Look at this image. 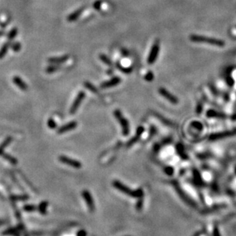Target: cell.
<instances>
[{
    "label": "cell",
    "mask_w": 236,
    "mask_h": 236,
    "mask_svg": "<svg viewBox=\"0 0 236 236\" xmlns=\"http://www.w3.org/2000/svg\"><path fill=\"white\" fill-rule=\"evenodd\" d=\"M114 186L116 189H119L120 192H124V193L127 194V195H130V196L133 197V198H137V197H141L144 195V192L142 190L139 189V190H132V189H129L127 186H124V184L119 181H114Z\"/></svg>",
    "instance_id": "cell-1"
},
{
    "label": "cell",
    "mask_w": 236,
    "mask_h": 236,
    "mask_svg": "<svg viewBox=\"0 0 236 236\" xmlns=\"http://www.w3.org/2000/svg\"><path fill=\"white\" fill-rule=\"evenodd\" d=\"M114 116H115L116 119L117 120L118 122L120 124V127L122 128V133L124 136H127L130 133V125H129V122L125 117L123 116L122 113L120 110H115L114 112Z\"/></svg>",
    "instance_id": "cell-2"
},
{
    "label": "cell",
    "mask_w": 236,
    "mask_h": 236,
    "mask_svg": "<svg viewBox=\"0 0 236 236\" xmlns=\"http://www.w3.org/2000/svg\"><path fill=\"white\" fill-rule=\"evenodd\" d=\"M159 41H156L153 43V46L151 48L150 54H149L148 58H147V63L149 65H153L155 63L156 59L158 58V55H159Z\"/></svg>",
    "instance_id": "cell-3"
},
{
    "label": "cell",
    "mask_w": 236,
    "mask_h": 236,
    "mask_svg": "<svg viewBox=\"0 0 236 236\" xmlns=\"http://www.w3.org/2000/svg\"><path fill=\"white\" fill-rule=\"evenodd\" d=\"M85 97V93L84 91H80V92L77 94V97H76L75 100L73 102L72 105L71 107V109H70V114H74L77 112V109L80 107L81 104L82 103V101L84 100Z\"/></svg>",
    "instance_id": "cell-4"
},
{
    "label": "cell",
    "mask_w": 236,
    "mask_h": 236,
    "mask_svg": "<svg viewBox=\"0 0 236 236\" xmlns=\"http://www.w3.org/2000/svg\"><path fill=\"white\" fill-rule=\"evenodd\" d=\"M190 40L192 41H195V42H208L212 45H222V41L206 38V37L199 36V35H191Z\"/></svg>",
    "instance_id": "cell-5"
},
{
    "label": "cell",
    "mask_w": 236,
    "mask_h": 236,
    "mask_svg": "<svg viewBox=\"0 0 236 236\" xmlns=\"http://www.w3.org/2000/svg\"><path fill=\"white\" fill-rule=\"evenodd\" d=\"M59 161L62 163H65L66 165L70 166V167H73V168L75 169H80L81 168V163L80 162H78L77 160L74 159H71V158L68 157V156H59Z\"/></svg>",
    "instance_id": "cell-6"
},
{
    "label": "cell",
    "mask_w": 236,
    "mask_h": 236,
    "mask_svg": "<svg viewBox=\"0 0 236 236\" xmlns=\"http://www.w3.org/2000/svg\"><path fill=\"white\" fill-rule=\"evenodd\" d=\"M159 94H160V95H162L163 97H164V98H166L167 100H169L170 103L174 104H176L178 103V99H177V97H176V96H174L173 94H172L170 92V91H168L167 89H165L164 88H159Z\"/></svg>",
    "instance_id": "cell-7"
},
{
    "label": "cell",
    "mask_w": 236,
    "mask_h": 236,
    "mask_svg": "<svg viewBox=\"0 0 236 236\" xmlns=\"http://www.w3.org/2000/svg\"><path fill=\"white\" fill-rule=\"evenodd\" d=\"M77 123L76 122V121H71V122L61 126V127L58 130L57 133H58V134H62V133L71 131V130H73L74 129H75L76 127H77Z\"/></svg>",
    "instance_id": "cell-8"
},
{
    "label": "cell",
    "mask_w": 236,
    "mask_h": 236,
    "mask_svg": "<svg viewBox=\"0 0 236 236\" xmlns=\"http://www.w3.org/2000/svg\"><path fill=\"white\" fill-rule=\"evenodd\" d=\"M120 81H121L120 77H113V78L111 79V80L104 82V83L101 85V86H100V88H101L102 89H107V88H113V87L119 85V84L120 83Z\"/></svg>",
    "instance_id": "cell-9"
},
{
    "label": "cell",
    "mask_w": 236,
    "mask_h": 236,
    "mask_svg": "<svg viewBox=\"0 0 236 236\" xmlns=\"http://www.w3.org/2000/svg\"><path fill=\"white\" fill-rule=\"evenodd\" d=\"M12 81H13V83L15 84L19 89H21L22 91H26L28 90V85L26 83H25L24 81H23L21 77H18V76H15V77H13Z\"/></svg>",
    "instance_id": "cell-10"
},
{
    "label": "cell",
    "mask_w": 236,
    "mask_h": 236,
    "mask_svg": "<svg viewBox=\"0 0 236 236\" xmlns=\"http://www.w3.org/2000/svg\"><path fill=\"white\" fill-rule=\"evenodd\" d=\"M69 58V55H65L61 57H54V58H49L48 59V61L50 64H55V65H58L65 62Z\"/></svg>",
    "instance_id": "cell-11"
},
{
    "label": "cell",
    "mask_w": 236,
    "mask_h": 236,
    "mask_svg": "<svg viewBox=\"0 0 236 236\" xmlns=\"http://www.w3.org/2000/svg\"><path fill=\"white\" fill-rule=\"evenodd\" d=\"M83 196L85 200L86 201L87 205L89 207V209H91V211H93L94 209V204L93 203V199L91 197V194L88 192V191H84L83 192Z\"/></svg>",
    "instance_id": "cell-12"
},
{
    "label": "cell",
    "mask_w": 236,
    "mask_h": 236,
    "mask_svg": "<svg viewBox=\"0 0 236 236\" xmlns=\"http://www.w3.org/2000/svg\"><path fill=\"white\" fill-rule=\"evenodd\" d=\"M144 127H138L137 130H136V134H135V136H133V137L132 138L131 140H130V141L128 142L127 145L131 146V145H133V144H135V143H136V141H137L138 140L140 139V136L142 135V133H144Z\"/></svg>",
    "instance_id": "cell-13"
},
{
    "label": "cell",
    "mask_w": 236,
    "mask_h": 236,
    "mask_svg": "<svg viewBox=\"0 0 236 236\" xmlns=\"http://www.w3.org/2000/svg\"><path fill=\"white\" fill-rule=\"evenodd\" d=\"M83 11H84V8H81V9L74 11L73 13H71V15H68V18H67V19H68V21L70 22H71L76 21V20H77V18H79V16L81 15V13H82V12H83Z\"/></svg>",
    "instance_id": "cell-14"
},
{
    "label": "cell",
    "mask_w": 236,
    "mask_h": 236,
    "mask_svg": "<svg viewBox=\"0 0 236 236\" xmlns=\"http://www.w3.org/2000/svg\"><path fill=\"white\" fill-rule=\"evenodd\" d=\"M11 44H12V43L10 42V41H6V42H5L4 44H3V45L2 46V48L0 49V59H2L6 56V53H7L8 51H9V49L11 47Z\"/></svg>",
    "instance_id": "cell-15"
},
{
    "label": "cell",
    "mask_w": 236,
    "mask_h": 236,
    "mask_svg": "<svg viewBox=\"0 0 236 236\" xmlns=\"http://www.w3.org/2000/svg\"><path fill=\"white\" fill-rule=\"evenodd\" d=\"M12 140V136H7V137L3 140V142L0 144V156H1L2 153H4L5 148H6V147H8V146L11 144Z\"/></svg>",
    "instance_id": "cell-16"
},
{
    "label": "cell",
    "mask_w": 236,
    "mask_h": 236,
    "mask_svg": "<svg viewBox=\"0 0 236 236\" xmlns=\"http://www.w3.org/2000/svg\"><path fill=\"white\" fill-rule=\"evenodd\" d=\"M1 156H2V157L4 158L5 159H6L7 161H9V162L11 164H12V165H16V164L18 163V160H17V159H15V157H13V156L7 154V153H2L1 154Z\"/></svg>",
    "instance_id": "cell-17"
},
{
    "label": "cell",
    "mask_w": 236,
    "mask_h": 236,
    "mask_svg": "<svg viewBox=\"0 0 236 236\" xmlns=\"http://www.w3.org/2000/svg\"><path fill=\"white\" fill-rule=\"evenodd\" d=\"M60 68L61 67L59 66V65H55V64H51V65H49V66H48L47 68H46L45 71L47 73H49V74H51V73H54L55 72V71H58V70H60Z\"/></svg>",
    "instance_id": "cell-18"
},
{
    "label": "cell",
    "mask_w": 236,
    "mask_h": 236,
    "mask_svg": "<svg viewBox=\"0 0 236 236\" xmlns=\"http://www.w3.org/2000/svg\"><path fill=\"white\" fill-rule=\"evenodd\" d=\"M17 34H18V29L17 28H13L10 30V32L8 34V40L9 41H12L14 38L16 37Z\"/></svg>",
    "instance_id": "cell-19"
},
{
    "label": "cell",
    "mask_w": 236,
    "mask_h": 236,
    "mask_svg": "<svg viewBox=\"0 0 236 236\" xmlns=\"http://www.w3.org/2000/svg\"><path fill=\"white\" fill-rule=\"evenodd\" d=\"M100 58L101 59L102 61H103L104 64H106V65H109V66H111V65H112V61H111V59L108 58L107 55H104V54H101V55H100Z\"/></svg>",
    "instance_id": "cell-20"
},
{
    "label": "cell",
    "mask_w": 236,
    "mask_h": 236,
    "mask_svg": "<svg viewBox=\"0 0 236 236\" xmlns=\"http://www.w3.org/2000/svg\"><path fill=\"white\" fill-rule=\"evenodd\" d=\"M11 48H12V49L14 51V52H19L20 49H21V48H22L21 43L18 42V41H15V42L11 44Z\"/></svg>",
    "instance_id": "cell-21"
},
{
    "label": "cell",
    "mask_w": 236,
    "mask_h": 236,
    "mask_svg": "<svg viewBox=\"0 0 236 236\" xmlns=\"http://www.w3.org/2000/svg\"><path fill=\"white\" fill-rule=\"evenodd\" d=\"M48 127L51 129L56 128L57 124L52 118H49V120H48Z\"/></svg>",
    "instance_id": "cell-22"
},
{
    "label": "cell",
    "mask_w": 236,
    "mask_h": 236,
    "mask_svg": "<svg viewBox=\"0 0 236 236\" xmlns=\"http://www.w3.org/2000/svg\"><path fill=\"white\" fill-rule=\"evenodd\" d=\"M117 67L119 68V69L121 71L126 73V74H129V73H130L132 71L131 68H124V67L121 66L120 65H117Z\"/></svg>",
    "instance_id": "cell-23"
},
{
    "label": "cell",
    "mask_w": 236,
    "mask_h": 236,
    "mask_svg": "<svg viewBox=\"0 0 236 236\" xmlns=\"http://www.w3.org/2000/svg\"><path fill=\"white\" fill-rule=\"evenodd\" d=\"M153 78H154V75H153V72L149 71V72L147 73V74H146L145 76V79L147 81H152L153 80Z\"/></svg>",
    "instance_id": "cell-24"
},
{
    "label": "cell",
    "mask_w": 236,
    "mask_h": 236,
    "mask_svg": "<svg viewBox=\"0 0 236 236\" xmlns=\"http://www.w3.org/2000/svg\"><path fill=\"white\" fill-rule=\"evenodd\" d=\"M85 87H86L87 88H88V89H89V90H91V91H93V92H94V93L97 92V89H96V88H94V86H93V85H91V83H88V82H85Z\"/></svg>",
    "instance_id": "cell-25"
},
{
    "label": "cell",
    "mask_w": 236,
    "mask_h": 236,
    "mask_svg": "<svg viewBox=\"0 0 236 236\" xmlns=\"http://www.w3.org/2000/svg\"><path fill=\"white\" fill-rule=\"evenodd\" d=\"M46 206H47V203H42L39 206V211L41 213H45L46 210Z\"/></svg>",
    "instance_id": "cell-26"
},
{
    "label": "cell",
    "mask_w": 236,
    "mask_h": 236,
    "mask_svg": "<svg viewBox=\"0 0 236 236\" xmlns=\"http://www.w3.org/2000/svg\"><path fill=\"white\" fill-rule=\"evenodd\" d=\"M165 172H166V173H167V174L172 175L173 173V169L172 168V167H167V168H166Z\"/></svg>",
    "instance_id": "cell-27"
},
{
    "label": "cell",
    "mask_w": 236,
    "mask_h": 236,
    "mask_svg": "<svg viewBox=\"0 0 236 236\" xmlns=\"http://www.w3.org/2000/svg\"><path fill=\"white\" fill-rule=\"evenodd\" d=\"M25 210L26 211H33L35 210V206H26L24 207Z\"/></svg>",
    "instance_id": "cell-28"
},
{
    "label": "cell",
    "mask_w": 236,
    "mask_h": 236,
    "mask_svg": "<svg viewBox=\"0 0 236 236\" xmlns=\"http://www.w3.org/2000/svg\"><path fill=\"white\" fill-rule=\"evenodd\" d=\"M100 4H101V2H95V3H94V7L96 9H100Z\"/></svg>",
    "instance_id": "cell-29"
},
{
    "label": "cell",
    "mask_w": 236,
    "mask_h": 236,
    "mask_svg": "<svg viewBox=\"0 0 236 236\" xmlns=\"http://www.w3.org/2000/svg\"><path fill=\"white\" fill-rule=\"evenodd\" d=\"M85 235H86L85 232H84V231H81V232H79L78 236H85Z\"/></svg>",
    "instance_id": "cell-30"
},
{
    "label": "cell",
    "mask_w": 236,
    "mask_h": 236,
    "mask_svg": "<svg viewBox=\"0 0 236 236\" xmlns=\"http://www.w3.org/2000/svg\"><path fill=\"white\" fill-rule=\"evenodd\" d=\"M214 236H219V233H218V230L216 229V231H215V234H214Z\"/></svg>",
    "instance_id": "cell-31"
},
{
    "label": "cell",
    "mask_w": 236,
    "mask_h": 236,
    "mask_svg": "<svg viewBox=\"0 0 236 236\" xmlns=\"http://www.w3.org/2000/svg\"><path fill=\"white\" fill-rule=\"evenodd\" d=\"M5 35V32L3 31H0V37L2 36V35Z\"/></svg>",
    "instance_id": "cell-32"
}]
</instances>
